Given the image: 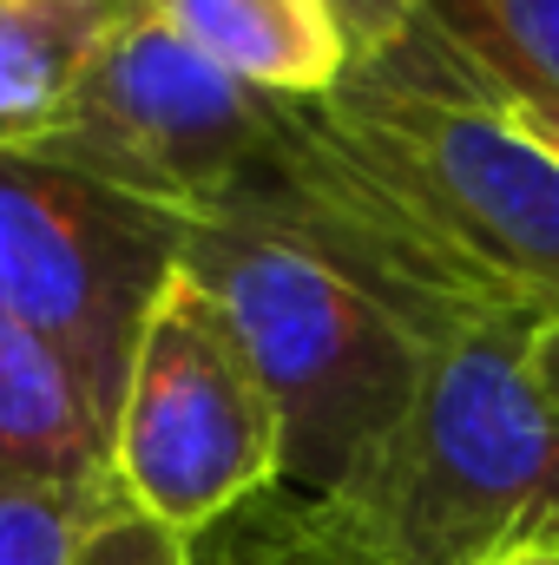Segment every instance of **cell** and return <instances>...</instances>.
<instances>
[{
  "label": "cell",
  "mask_w": 559,
  "mask_h": 565,
  "mask_svg": "<svg viewBox=\"0 0 559 565\" xmlns=\"http://www.w3.org/2000/svg\"><path fill=\"white\" fill-rule=\"evenodd\" d=\"M184 257V224L33 145L0 151V316L46 335L119 408L139 329Z\"/></svg>",
  "instance_id": "cell-6"
},
{
  "label": "cell",
  "mask_w": 559,
  "mask_h": 565,
  "mask_svg": "<svg viewBox=\"0 0 559 565\" xmlns=\"http://www.w3.org/2000/svg\"><path fill=\"white\" fill-rule=\"evenodd\" d=\"M73 565H198V546H191L184 533H171L165 520H151L139 507L113 500V507L86 526Z\"/></svg>",
  "instance_id": "cell-12"
},
{
  "label": "cell",
  "mask_w": 559,
  "mask_h": 565,
  "mask_svg": "<svg viewBox=\"0 0 559 565\" xmlns=\"http://www.w3.org/2000/svg\"><path fill=\"white\" fill-rule=\"evenodd\" d=\"M139 7L264 99H323L356 66V46L329 0H139Z\"/></svg>",
  "instance_id": "cell-8"
},
{
  "label": "cell",
  "mask_w": 559,
  "mask_h": 565,
  "mask_svg": "<svg viewBox=\"0 0 559 565\" xmlns=\"http://www.w3.org/2000/svg\"><path fill=\"white\" fill-rule=\"evenodd\" d=\"M139 0H0V151L40 145L99 40Z\"/></svg>",
  "instance_id": "cell-9"
},
{
  "label": "cell",
  "mask_w": 559,
  "mask_h": 565,
  "mask_svg": "<svg viewBox=\"0 0 559 565\" xmlns=\"http://www.w3.org/2000/svg\"><path fill=\"white\" fill-rule=\"evenodd\" d=\"M415 20L474 79L559 99V0H415Z\"/></svg>",
  "instance_id": "cell-10"
},
{
  "label": "cell",
  "mask_w": 559,
  "mask_h": 565,
  "mask_svg": "<svg viewBox=\"0 0 559 565\" xmlns=\"http://www.w3.org/2000/svg\"><path fill=\"white\" fill-rule=\"evenodd\" d=\"M547 316L500 309L441 335L415 402L329 493L231 513L218 565H500L559 540V415L527 382Z\"/></svg>",
  "instance_id": "cell-1"
},
{
  "label": "cell",
  "mask_w": 559,
  "mask_h": 565,
  "mask_svg": "<svg viewBox=\"0 0 559 565\" xmlns=\"http://www.w3.org/2000/svg\"><path fill=\"white\" fill-rule=\"evenodd\" d=\"M303 106L323 145L454 282L559 316V158L527 139L421 20Z\"/></svg>",
  "instance_id": "cell-2"
},
{
  "label": "cell",
  "mask_w": 559,
  "mask_h": 565,
  "mask_svg": "<svg viewBox=\"0 0 559 565\" xmlns=\"http://www.w3.org/2000/svg\"><path fill=\"white\" fill-rule=\"evenodd\" d=\"M527 382L540 388V402L559 415V316H547V322L527 335Z\"/></svg>",
  "instance_id": "cell-15"
},
{
  "label": "cell",
  "mask_w": 559,
  "mask_h": 565,
  "mask_svg": "<svg viewBox=\"0 0 559 565\" xmlns=\"http://www.w3.org/2000/svg\"><path fill=\"white\" fill-rule=\"evenodd\" d=\"M0 473L73 493L113 487V408L27 322L0 316Z\"/></svg>",
  "instance_id": "cell-7"
},
{
  "label": "cell",
  "mask_w": 559,
  "mask_h": 565,
  "mask_svg": "<svg viewBox=\"0 0 559 565\" xmlns=\"http://www.w3.org/2000/svg\"><path fill=\"white\" fill-rule=\"evenodd\" d=\"M329 7H336V20H342V33H349L356 60L389 53V46L415 26V0H329Z\"/></svg>",
  "instance_id": "cell-13"
},
{
  "label": "cell",
  "mask_w": 559,
  "mask_h": 565,
  "mask_svg": "<svg viewBox=\"0 0 559 565\" xmlns=\"http://www.w3.org/2000/svg\"><path fill=\"white\" fill-rule=\"evenodd\" d=\"M277 467V408L251 375L218 296L178 264L145 316L113 408V487L126 507L198 540L204 526H224L264 500Z\"/></svg>",
  "instance_id": "cell-5"
},
{
  "label": "cell",
  "mask_w": 559,
  "mask_h": 565,
  "mask_svg": "<svg viewBox=\"0 0 559 565\" xmlns=\"http://www.w3.org/2000/svg\"><path fill=\"white\" fill-rule=\"evenodd\" d=\"M178 264L218 296L251 375L277 408V493L342 487L415 402L428 342L329 257L264 224H184Z\"/></svg>",
  "instance_id": "cell-3"
},
{
  "label": "cell",
  "mask_w": 559,
  "mask_h": 565,
  "mask_svg": "<svg viewBox=\"0 0 559 565\" xmlns=\"http://www.w3.org/2000/svg\"><path fill=\"white\" fill-rule=\"evenodd\" d=\"M119 493H73V487H33L0 473V565H73L86 526Z\"/></svg>",
  "instance_id": "cell-11"
},
{
  "label": "cell",
  "mask_w": 559,
  "mask_h": 565,
  "mask_svg": "<svg viewBox=\"0 0 559 565\" xmlns=\"http://www.w3.org/2000/svg\"><path fill=\"white\" fill-rule=\"evenodd\" d=\"M553 546H559V540H553ZM553 546H527V553H514V559H500V565H559Z\"/></svg>",
  "instance_id": "cell-16"
},
{
  "label": "cell",
  "mask_w": 559,
  "mask_h": 565,
  "mask_svg": "<svg viewBox=\"0 0 559 565\" xmlns=\"http://www.w3.org/2000/svg\"><path fill=\"white\" fill-rule=\"evenodd\" d=\"M481 86H487V79H481ZM487 99H494L534 145H547L559 158V99H527V93H500V86H487Z\"/></svg>",
  "instance_id": "cell-14"
},
{
  "label": "cell",
  "mask_w": 559,
  "mask_h": 565,
  "mask_svg": "<svg viewBox=\"0 0 559 565\" xmlns=\"http://www.w3.org/2000/svg\"><path fill=\"white\" fill-rule=\"evenodd\" d=\"M553 559H559V546H553Z\"/></svg>",
  "instance_id": "cell-17"
},
{
  "label": "cell",
  "mask_w": 559,
  "mask_h": 565,
  "mask_svg": "<svg viewBox=\"0 0 559 565\" xmlns=\"http://www.w3.org/2000/svg\"><path fill=\"white\" fill-rule=\"evenodd\" d=\"M283 99H264L133 7L86 60L73 99L33 145L178 224L224 217L277 145Z\"/></svg>",
  "instance_id": "cell-4"
}]
</instances>
